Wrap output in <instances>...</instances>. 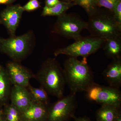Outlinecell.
<instances>
[{
  "instance_id": "obj_1",
  "label": "cell",
  "mask_w": 121,
  "mask_h": 121,
  "mask_svg": "<svg viewBox=\"0 0 121 121\" xmlns=\"http://www.w3.org/2000/svg\"><path fill=\"white\" fill-rule=\"evenodd\" d=\"M63 69L66 84L71 93L76 94L78 92H86L95 83L86 57L79 60L77 58L69 57L64 62Z\"/></svg>"
},
{
  "instance_id": "obj_2",
  "label": "cell",
  "mask_w": 121,
  "mask_h": 121,
  "mask_svg": "<svg viewBox=\"0 0 121 121\" xmlns=\"http://www.w3.org/2000/svg\"><path fill=\"white\" fill-rule=\"evenodd\" d=\"M34 78L48 95L59 99L64 96L66 84L63 69L55 58H50L43 62Z\"/></svg>"
},
{
  "instance_id": "obj_3",
  "label": "cell",
  "mask_w": 121,
  "mask_h": 121,
  "mask_svg": "<svg viewBox=\"0 0 121 121\" xmlns=\"http://www.w3.org/2000/svg\"><path fill=\"white\" fill-rule=\"evenodd\" d=\"M35 43V34L32 30L19 36L8 39L0 37V52L15 62L20 63L29 55Z\"/></svg>"
},
{
  "instance_id": "obj_4",
  "label": "cell",
  "mask_w": 121,
  "mask_h": 121,
  "mask_svg": "<svg viewBox=\"0 0 121 121\" xmlns=\"http://www.w3.org/2000/svg\"><path fill=\"white\" fill-rule=\"evenodd\" d=\"M86 29L94 37L106 39L121 36V25L118 23L113 13L93 11L89 14Z\"/></svg>"
},
{
  "instance_id": "obj_5",
  "label": "cell",
  "mask_w": 121,
  "mask_h": 121,
  "mask_svg": "<svg viewBox=\"0 0 121 121\" xmlns=\"http://www.w3.org/2000/svg\"><path fill=\"white\" fill-rule=\"evenodd\" d=\"M104 41L103 39L91 35L82 37L73 43L56 50L54 55L56 56L63 55L76 58L87 57L102 47Z\"/></svg>"
},
{
  "instance_id": "obj_6",
  "label": "cell",
  "mask_w": 121,
  "mask_h": 121,
  "mask_svg": "<svg viewBox=\"0 0 121 121\" xmlns=\"http://www.w3.org/2000/svg\"><path fill=\"white\" fill-rule=\"evenodd\" d=\"M86 28V22L79 16L65 13L58 17L52 32L76 40L82 37V31Z\"/></svg>"
},
{
  "instance_id": "obj_7",
  "label": "cell",
  "mask_w": 121,
  "mask_h": 121,
  "mask_svg": "<svg viewBox=\"0 0 121 121\" xmlns=\"http://www.w3.org/2000/svg\"><path fill=\"white\" fill-rule=\"evenodd\" d=\"M76 94L71 93L49 104L46 121H69L75 116L77 107Z\"/></svg>"
},
{
  "instance_id": "obj_8",
  "label": "cell",
  "mask_w": 121,
  "mask_h": 121,
  "mask_svg": "<svg viewBox=\"0 0 121 121\" xmlns=\"http://www.w3.org/2000/svg\"><path fill=\"white\" fill-rule=\"evenodd\" d=\"M86 97L90 101L103 105L121 108V93L120 89L95 83L86 91Z\"/></svg>"
},
{
  "instance_id": "obj_9",
  "label": "cell",
  "mask_w": 121,
  "mask_h": 121,
  "mask_svg": "<svg viewBox=\"0 0 121 121\" xmlns=\"http://www.w3.org/2000/svg\"><path fill=\"white\" fill-rule=\"evenodd\" d=\"M24 11L20 4L10 5L0 13V21L7 30L10 37L16 35Z\"/></svg>"
},
{
  "instance_id": "obj_10",
  "label": "cell",
  "mask_w": 121,
  "mask_h": 121,
  "mask_svg": "<svg viewBox=\"0 0 121 121\" xmlns=\"http://www.w3.org/2000/svg\"><path fill=\"white\" fill-rule=\"evenodd\" d=\"M5 68L12 85L27 87L30 84L31 79L34 78L32 72L20 63L9 61Z\"/></svg>"
},
{
  "instance_id": "obj_11",
  "label": "cell",
  "mask_w": 121,
  "mask_h": 121,
  "mask_svg": "<svg viewBox=\"0 0 121 121\" xmlns=\"http://www.w3.org/2000/svg\"><path fill=\"white\" fill-rule=\"evenodd\" d=\"M10 99L11 104L21 113L32 102L31 98L27 87L13 85L11 89Z\"/></svg>"
},
{
  "instance_id": "obj_12",
  "label": "cell",
  "mask_w": 121,
  "mask_h": 121,
  "mask_svg": "<svg viewBox=\"0 0 121 121\" xmlns=\"http://www.w3.org/2000/svg\"><path fill=\"white\" fill-rule=\"evenodd\" d=\"M48 106L32 101L28 107L20 113L22 121H46Z\"/></svg>"
},
{
  "instance_id": "obj_13",
  "label": "cell",
  "mask_w": 121,
  "mask_h": 121,
  "mask_svg": "<svg viewBox=\"0 0 121 121\" xmlns=\"http://www.w3.org/2000/svg\"><path fill=\"white\" fill-rule=\"evenodd\" d=\"M102 74L109 86L120 89L121 86V58L113 60Z\"/></svg>"
},
{
  "instance_id": "obj_14",
  "label": "cell",
  "mask_w": 121,
  "mask_h": 121,
  "mask_svg": "<svg viewBox=\"0 0 121 121\" xmlns=\"http://www.w3.org/2000/svg\"><path fill=\"white\" fill-rule=\"evenodd\" d=\"M12 84L6 68L0 65V107L8 103Z\"/></svg>"
},
{
  "instance_id": "obj_15",
  "label": "cell",
  "mask_w": 121,
  "mask_h": 121,
  "mask_svg": "<svg viewBox=\"0 0 121 121\" xmlns=\"http://www.w3.org/2000/svg\"><path fill=\"white\" fill-rule=\"evenodd\" d=\"M102 47L106 55L108 58L113 60L121 58V36L106 39Z\"/></svg>"
},
{
  "instance_id": "obj_16",
  "label": "cell",
  "mask_w": 121,
  "mask_h": 121,
  "mask_svg": "<svg viewBox=\"0 0 121 121\" xmlns=\"http://www.w3.org/2000/svg\"><path fill=\"white\" fill-rule=\"evenodd\" d=\"M121 112V108L110 105H101L95 112L96 121H115Z\"/></svg>"
},
{
  "instance_id": "obj_17",
  "label": "cell",
  "mask_w": 121,
  "mask_h": 121,
  "mask_svg": "<svg viewBox=\"0 0 121 121\" xmlns=\"http://www.w3.org/2000/svg\"><path fill=\"white\" fill-rule=\"evenodd\" d=\"M73 4L69 2L60 1L58 4L52 8L45 6L41 13V16H59L65 13Z\"/></svg>"
},
{
  "instance_id": "obj_18",
  "label": "cell",
  "mask_w": 121,
  "mask_h": 121,
  "mask_svg": "<svg viewBox=\"0 0 121 121\" xmlns=\"http://www.w3.org/2000/svg\"><path fill=\"white\" fill-rule=\"evenodd\" d=\"M32 101L48 106L49 99L48 94L44 89L40 86L39 88L33 87L29 84L27 87Z\"/></svg>"
},
{
  "instance_id": "obj_19",
  "label": "cell",
  "mask_w": 121,
  "mask_h": 121,
  "mask_svg": "<svg viewBox=\"0 0 121 121\" xmlns=\"http://www.w3.org/2000/svg\"><path fill=\"white\" fill-rule=\"evenodd\" d=\"M2 110L5 121H22L20 113L11 103H8L4 107Z\"/></svg>"
},
{
  "instance_id": "obj_20",
  "label": "cell",
  "mask_w": 121,
  "mask_h": 121,
  "mask_svg": "<svg viewBox=\"0 0 121 121\" xmlns=\"http://www.w3.org/2000/svg\"><path fill=\"white\" fill-rule=\"evenodd\" d=\"M76 1L77 4L82 7L88 14L94 11L96 0H76Z\"/></svg>"
},
{
  "instance_id": "obj_21",
  "label": "cell",
  "mask_w": 121,
  "mask_h": 121,
  "mask_svg": "<svg viewBox=\"0 0 121 121\" xmlns=\"http://www.w3.org/2000/svg\"><path fill=\"white\" fill-rule=\"evenodd\" d=\"M22 7L24 11L31 12L37 10L41 8V6L38 0H29Z\"/></svg>"
},
{
  "instance_id": "obj_22",
  "label": "cell",
  "mask_w": 121,
  "mask_h": 121,
  "mask_svg": "<svg viewBox=\"0 0 121 121\" xmlns=\"http://www.w3.org/2000/svg\"><path fill=\"white\" fill-rule=\"evenodd\" d=\"M117 0H96L95 4L100 7H104L112 12Z\"/></svg>"
},
{
  "instance_id": "obj_23",
  "label": "cell",
  "mask_w": 121,
  "mask_h": 121,
  "mask_svg": "<svg viewBox=\"0 0 121 121\" xmlns=\"http://www.w3.org/2000/svg\"><path fill=\"white\" fill-rule=\"evenodd\" d=\"M112 12L115 19L118 23L121 25V0H117Z\"/></svg>"
},
{
  "instance_id": "obj_24",
  "label": "cell",
  "mask_w": 121,
  "mask_h": 121,
  "mask_svg": "<svg viewBox=\"0 0 121 121\" xmlns=\"http://www.w3.org/2000/svg\"><path fill=\"white\" fill-rule=\"evenodd\" d=\"M60 1L59 0H45V6L52 8L58 4Z\"/></svg>"
},
{
  "instance_id": "obj_25",
  "label": "cell",
  "mask_w": 121,
  "mask_h": 121,
  "mask_svg": "<svg viewBox=\"0 0 121 121\" xmlns=\"http://www.w3.org/2000/svg\"><path fill=\"white\" fill-rule=\"evenodd\" d=\"M72 118H73L75 121H92L86 117H77L75 116H74Z\"/></svg>"
},
{
  "instance_id": "obj_26",
  "label": "cell",
  "mask_w": 121,
  "mask_h": 121,
  "mask_svg": "<svg viewBox=\"0 0 121 121\" xmlns=\"http://www.w3.org/2000/svg\"><path fill=\"white\" fill-rule=\"evenodd\" d=\"M16 0H0V5L2 4L10 5Z\"/></svg>"
},
{
  "instance_id": "obj_27",
  "label": "cell",
  "mask_w": 121,
  "mask_h": 121,
  "mask_svg": "<svg viewBox=\"0 0 121 121\" xmlns=\"http://www.w3.org/2000/svg\"><path fill=\"white\" fill-rule=\"evenodd\" d=\"M0 121H5L3 117L2 110H0Z\"/></svg>"
},
{
  "instance_id": "obj_28",
  "label": "cell",
  "mask_w": 121,
  "mask_h": 121,
  "mask_svg": "<svg viewBox=\"0 0 121 121\" xmlns=\"http://www.w3.org/2000/svg\"><path fill=\"white\" fill-rule=\"evenodd\" d=\"M115 121H121V112L119 113Z\"/></svg>"
},
{
  "instance_id": "obj_29",
  "label": "cell",
  "mask_w": 121,
  "mask_h": 121,
  "mask_svg": "<svg viewBox=\"0 0 121 121\" xmlns=\"http://www.w3.org/2000/svg\"><path fill=\"white\" fill-rule=\"evenodd\" d=\"M60 1V0H59ZM61 0L62 1H69V0Z\"/></svg>"
},
{
  "instance_id": "obj_30",
  "label": "cell",
  "mask_w": 121,
  "mask_h": 121,
  "mask_svg": "<svg viewBox=\"0 0 121 121\" xmlns=\"http://www.w3.org/2000/svg\"><path fill=\"white\" fill-rule=\"evenodd\" d=\"M0 24H1V22L0 21Z\"/></svg>"
},
{
  "instance_id": "obj_31",
  "label": "cell",
  "mask_w": 121,
  "mask_h": 121,
  "mask_svg": "<svg viewBox=\"0 0 121 121\" xmlns=\"http://www.w3.org/2000/svg\"></svg>"
}]
</instances>
